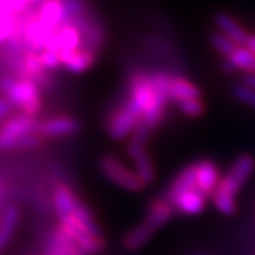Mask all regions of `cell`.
Returning <instances> with one entry per match:
<instances>
[{
  "instance_id": "cell-18",
  "label": "cell",
  "mask_w": 255,
  "mask_h": 255,
  "mask_svg": "<svg viewBox=\"0 0 255 255\" xmlns=\"http://www.w3.org/2000/svg\"><path fill=\"white\" fill-rule=\"evenodd\" d=\"M54 34L55 38H57V43H58V47H60V53H63V51H73V50L81 48V33L73 24L65 23L61 27H58L55 30Z\"/></svg>"
},
{
  "instance_id": "cell-27",
  "label": "cell",
  "mask_w": 255,
  "mask_h": 255,
  "mask_svg": "<svg viewBox=\"0 0 255 255\" xmlns=\"http://www.w3.org/2000/svg\"><path fill=\"white\" fill-rule=\"evenodd\" d=\"M85 0H63L64 9V24L71 21L75 16H78L84 10L87 9Z\"/></svg>"
},
{
  "instance_id": "cell-26",
  "label": "cell",
  "mask_w": 255,
  "mask_h": 255,
  "mask_svg": "<svg viewBox=\"0 0 255 255\" xmlns=\"http://www.w3.org/2000/svg\"><path fill=\"white\" fill-rule=\"evenodd\" d=\"M231 91H233V95L236 100L251 107V108H255V88H251L243 82H238V84L233 85Z\"/></svg>"
},
{
  "instance_id": "cell-4",
  "label": "cell",
  "mask_w": 255,
  "mask_h": 255,
  "mask_svg": "<svg viewBox=\"0 0 255 255\" xmlns=\"http://www.w3.org/2000/svg\"><path fill=\"white\" fill-rule=\"evenodd\" d=\"M100 169L102 174L117 184L118 187L130 193H139L145 189L146 186L139 179L136 172H132L128 166L122 163L114 155H104L100 159Z\"/></svg>"
},
{
  "instance_id": "cell-19",
  "label": "cell",
  "mask_w": 255,
  "mask_h": 255,
  "mask_svg": "<svg viewBox=\"0 0 255 255\" xmlns=\"http://www.w3.org/2000/svg\"><path fill=\"white\" fill-rule=\"evenodd\" d=\"M153 236H155V231L147 227L142 221L139 226L132 228L125 234V237L122 240V246L128 251H137L143 246H146Z\"/></svg>"
},
{
  "instance_id": "cell-30",
  "label": "cell",
  "mask_w": 255,
  "mask_h": 255,
  "mask_svg": "<svg viewBox=\"0 0 255 255\" xmlns=\"http://www.w3.org/2000/svg\"><path fill=\"white\" fill-rule=\"evenodd\" d=\"M221 70L224 71V73H227V74H233V73H236L237 70H236V67L233 65V63L228 60V58H224V61L221 63Z\"/></svg>"
},
{
  "instance_id": "cell-23",
  "label": "cell",
  "mask_w": 255,
  "mask_h": 255,
  "mask_svg": "<svg viewBox=\"0 0 255 255\" xmlns=\"http://www.w3.org/2000/svg\"><path fill=\"white\" fill-rule=\"evenodd\" d=\"M211 201H213L214 207L224 216H233L237 211V200L234 196H231L228 193L216 189L214 193L211 194Z\"/></svg>"
},
{
  "instance_id": "cell-2",
  "label": "cell",
  "mask_w": 255,
  "mask_h": 255,
  "mask_svg": "<svg viewBox=\"0 0 255 255\" xmlns=\"http://www.w3.org/2000/svg\"><path fill=\"white\" fill-rule=\"evenodd\" d=\"M142 111L128 98L124 105L112 111L108 117L107 129L108 135L114 140H122L132 136L137 125L142 122Z\"/></svg>"
},
{
  "instance_id": "cell-25",
  "label": "cell",
  "mask_w": 255,
  "mask_h": 255,
  "mask_svg": "<svg viewBox=\"0 0 255 255\" xmlns=\"http://www.w3.org/2000/svg\"><path fill=\"white\" fill-rule=\"evenodd\" d=\"M179 111L183 115L189 118H200L206 114V105L201 98H193V100H184L176 104Z\"/></svg>"
},
{
  "instance_id": "cell-22",
  "label": "cell",
  "mask_w": 255,
  "mask_h": 255,
  "mask_svg": "<svg viewBox=\"0 0 255 255\" xmlns=\"http://www.w3.org/2000/svg\"><path fill=\"white\" fill-rule=\"evenodd\" d=\"M18 221V209L16 206H10L6 209L3 219L0 221V251L7 246L10 237L17 226Z\"/></svg>"
},
{
  "instance_id": "cell-13",
  "label": "cell",
  "mask_w": 255,
  "mask_h": 255,
  "mask_svg": "<svg viewBox=\"0 0 255 255\" xmlns=\"http://www.w3.org/2000/svg\"><path fill=\"white\" fill-rule=\"evenodd\" d=\"M97 54L87 48H78L73 51H63L60 53V61L70 73L81 74L90 70L95 63Z\"/></svg>"
},
{
  "instance_id": "cell-16",
  "label": "cell",
  "mask_w": 255,
  "mask_h": 255,
  "mask_svg": "<svg viewBox=\"0 0 255 255\" xmlns=\"http://www.w3.org/2000/svg\"><path fill=\"white\" fill-rule=\"evenodd\" d=\"M38 122L34 118H30L27 115H17L7 119L1 128L0 135L3 136H20V135H28V133H37Z\"/></svg>"
},
{
  "instance_id": "cell-32",
  "label": "cell",
  "mask_w": 255,
  "mask_h": 255,
  "mask_svg": "<svg viewBox=\"0 0 255 255\" xmlns=\"http://www.w3.org/2000/svg\"><path fill=\"white\" fill-rule=\"evenodd\" d=\"M246 46L253 51L255 54V34H253V33H250V36H248V38H247V43Z\"/></svg>"
},
{
  "instance_id": "cell-34",
  "label": "cell",
  "mask_w": 255,
  "mask_h": 255,
  "mask_svg": "<svg viewBox=\"0 0 255 255\" xmlns=\"http://www.w3.org/2000/svg\"><path fill=\"white\" fill-rule=\"evenodd\" d=\"M27 3H31V1H36V0H26Z\"/></svg>"
},
{
  "instance_id": "cell-7",
  "label": "cell",
  "mask_w": 255,
  "mask_h": 255,
  "mask_svg": "<svg viewBox=\"0 0 255 255\" xmlns=\"http://www.w3.org/2000/svg\"><path fill=\"white\" fill-rule=\"evenodd\" d=\"M81 129L80 121L71 117H54L38 122L37 135L41 137H58L77 133Z\"/></svg>"
},
{
  "instance_id": "cell-6",
  "label": "cell",
  "mask_w": 255,
  "mask_h": 255,
  "mask_svg": "<svg viewBox=\"0 0 255 255\" xmlns=\"http://www.w3.org/2000/svg\"><path fill=\"white\" fill-rule=\"evenodd\" d=\"M127 155L135 164L136 174L145 186H149V184L155 182V163H153L152 157L149 155V152L146 150L145 146H137L129 142L127 146Z\"/></svg>"
},
{
  "instance_id": "cell-1",
  "label": "cell",
  "mask_w": 255,
  "mask_h": 255,
  "mask_svg": "<svg viewBox=\"0 0 255 255\" xmlns=\"http://www.w3.org/2000/svg\"><path fill=\"white\" fill-rule=\"evenodd\" d=\"M129 100L142 111V122L155 130L163 122L167 104L153 90L150 73L133 71L128 80Z\"/></svg>"
},
{
  "instance_id": "cell-14",
  "label": "cell",
  "mask_w": 255,
  "mask_h": 255,
  "mask_svg": "<svg viewBox=\"0 0 255 255\" xmlns=\"http://www.w3.org/2000/svg\"><path fill=\"white\" fill-rule=\"evenodd\" d=\"M77 200L78 197L74 194L73 190L67 184L64 183L55 184L54 191H53V201H54L55 213L60 221L73 216Z\"/></svg>"
},
{
  "instance_id": "cell-24",
  "label": "cell",
  "mask_w": 255,
  "mask_h": 255,
  "mask_svg": "<svg viewBox=\"0 0 255 255\" xmlns=\"http://www.w3.org/2000/svg\"><path fill=\"white\" fill-rule=\"evenodd\" d=\"M210 44L211 47L219 53L220 55H223V57H230V55L233 54V51L236 50V47L237 44L227 37L224 33H221V31H214L211 36H210Z\"/></svg>"
},
{
  "instance_id": "cell-8",
  "label": "cell",
  "mask_w": 255,
  "mask_h": 255,
  "mask_svg": "<svg viewBox=\"0 0 255 255\" xmlns=\"http://www.w3.org/2000/svg\"><path fill=\"white\" fill-rule=\"evenodd\" d=\"M207 199L209 197H206L199 189H193L177 194L169 203L173 207L174 213H179L182 216H199L206 209Z\"/></svg>"
},
{
  "instance_id": "cell-21",
  "label": "cell",
  "mask_w": 255,
  "mask_h": 255,
  "mask_svg": "<svg viewBox=\"0 0 255 255\" xmlns=\"http://www.w3.org/2000/svg\"><path fill=\"white\" fill-rule=\"evenodd\" d=\"M237 71L255 74V54L247 46H237L233 54L227 57Z\"/></svg>"
},
{
  "instance_id": "cell-10",
  "label": "cell",
  "mask_w": 255,
  "mask_h": 255,
  "mask_svg": "<svg viewBox=\"0 0 255 255\" xmlns=\"http://www.w3.org/2000/svg\"><path fill=\"white\" fill-rule=\"evenodd\" d=\"M173 214L174 210L170 206V203L164 197H157V199H153L149 203L143 223L156 233L157 230H160L164 224H167L170 221Z\"/></svg>"
},
{
  "instance_id": "cell-12",
  "label": "cell",
  "mask_w": 255,
  "mask_h": 255,
  "mask_svg": "<svg viewBox=\"0 0 255 255\" xmlns=\"http://www.w3.org/2000/svg\"><path fill=\"white\" fill-rule=\"evenodd\" d=\"M46 255H85L73 238L70 237L61 226L55 228L48 240Z\"/></svg>"
},
{
  "instance_id": "cell-29",
  "label": "cell",
  "mask_w": 255,
  "mask_h": 255,
  "mask_svg": "<svg viewBox=\"0 0 255 255\" xmlns=\"http://www.w3.org/2000/svg\"><path fill=\"white\" fill-rule=\"evenodd\" d=\"M11 104H10V101L7 98H3V100H0V119L4 118L7 114H9L10 111H11Z\"/></svg>"
},
{
  "instance_id": "cell-31",
  "label": "cell",
  "mask_w": 255,
  "mask_h": 255,
  "mask_svg": "<svg viewBox=\"0 0 255 255\" xmlns=\"http://www.w3.org/2000/svg\"><path fill=\"white\" fill-rule=\"evenodd\" d=\"M241 82L248 85V87H251V88H255V74H246L243 77V81Z\"/></svg>"
},
{
  "instance_id": "cell-17",
  "label": "cell",
  "mask_w": 255,
  "mask_h": 255,
  "mask_svg": "<svg viewBox=\"0 0 255 255\" xmlns=\"http://www.w3.org/2000/svg\"><path fill=\"white\" fill-rule=\"evenodd\" d=\"M170 95L172 101L176 105L177 102L184 100H193V98H201L203 92L201 90L190 80L184 78L182 75H172L170 82Z\"/></svg>"
},
{
  "instance_id": "cell-11",
  "label": "cell",
  "mask_w": 255,
  "mask_h": 255,
  "mask_svg": "<svg viewBox=\"0 0 255 255\" xmlns=\"http://www.w3.org/2000/svg\"><path fill=\"white\" fill-rule=\"evenodd\" d=\"M214 23L219 28V31L230 37L237 46H246L250 33L234 16H231L227 11H219L214 16Z\"/></svg>"
},
{
  "instance_id": "cell-3",
  "label": "cell",
  "mask_w": 255,
  "mask_h": 255,
  "mask_svg": "<svg viewBox=\"0 0 255 255\" xmlns=\"http://www.w3.org/2000/svg\"><path fill=\"white\" fill-rule=\"evenodd\" d=\"M6 95L13 108H18L23 115H27L30 118H34L41 110L40 88L31 80L16 78Z\"/></svg>"
},
{
  "instance_id": "cell-33",
  "label": "cell",
  "mask_w": 255,
  "mask_h": 255,
  "mask_svg": "<svg viewBox=\"0 0 255 255\" xmlns=\"http://www.w3.org/2000/svg\"><path fill=\"white\" fill-rule=\"evenodd\" d=\"M193 255H207V254H203V253H194Z\"/></svg>"
},
{
  "instance_id": "cell-28",
  "label": "cell",
  "mask_w": 255,
  "mask_h": 255,
  "mask_svg": "<svg viewBox=\"0 0 255 255\" xmlns=\"http://www.w3.org/2000/svg\"><path fill=\"white\" fill-rule=\"evenodd\" d=\"M40 55V61L43 64V67L46 70H55L61 65V61H60V55L55 54L53 51H48V50H43L38 53Z\"/></svg>"
},
{
  "instance_id": "cell-5",
  "label": "cell",
  "mask_w": 255,
  "mask_h": 255,
  "mask_svg": "<svg viewBox=\"0 0 255 255\" xmlns=\"http://www.w3.org/2000/svg\"><path fill=\"white\" fill-rule=\"evenodd\" d=\"M255 169V159L251 155H241L236 159V162L230 167L227 173L220 179L217 190L228 193L237 197L243 186L250 179Z\"/></svg>"
},
{
  "instance_id": "cell-15",
  "label": "cell",
  "mask_w": 255,
  "mask_h": 255,
  "mask_svg": "<svg viewBox=\"0 0 255 255\" xmlns=\"http://www.w3.org/2000/svg\"><path fill=\"white\" fill-rule=\"evenodd\" d=\"M38 18L41 24L48 31H55L64 24V9L63 0H47L43 1L38 10Z\"/></svg>"
},
{
  "instance_id": "cell-9",
  "label": "cell",
  "mask_w": 255,
  "mask_h": 255,
  "mask_svg": "<svg viewBox=\"0 0 255 255\" xmlns=\"http://www.w3.org/2000/svg\"><path fill=\"white\" fill-rule=\"evenodd\" d=\"M196 163V180L197 189L206 196L211 197L220 182V170L217 164L210 159H201Z\"/></svg>"
},
{
  "instance_id": "cell-20",
  "label": "cell",
  "mask_w": 255,
  "mask_h": 255,
  "mask_svg": "<svg viewBox=\"0 0 255 255\" xmlns=\"http://www.w3.org/2000/svg\"><path fill=\"white\" fill-rule=\"evenodd\" d=\"M43 143V137L37 133L20 135V136H3L0 135V149H33Z\"/></svg>"
}]
</instances>
